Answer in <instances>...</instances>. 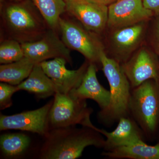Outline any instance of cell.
Here are the masks:
<instances>
[{"label": "cell", "instance_id": "1", "mask_svg": "<svg viewBox=\"0 0 159 159\" xmlns=\"http://www.w3.org/2000/svg\"><path fill=\"white\" fill-rule=\"evenodd\" d=\"M95 128L69 126L50 129L40 149L41 159H74L80 157L86 147H104L105 139Z\"/></svg>", "mask_w": 159, "mask_h": 159}, {"label": "cell", "instance_id": "2", "mask_svg": "<svg viewBox=\"0 0 159 159\" xmlns=\"http://www.w3.org/2000/svg\"><path fill=\"white\" fill-rule=\"evenodd\" d=\"M100 64L109 84L110 100L108 106L97 114L99 123L106 127L112 126L122 117L130 116V84L121 64L109 57L105 51L100 55Z\"/></svg>", "mask_w": 159, "mask_h": 159}, {"label": "cell", "instance_id": "3", "mask_svg": "<svg viewBox=\"0 0 159 159\" xmlns=\"http://www.w3.org/2000/svg\"><path fill=\"white\" fill-rule=\"evenodd\" d=\"M24 1L12 2L1 9V22L9 38L22 43L40 39L50 29L35 6Z\"/></svg>", "mask_w": 159, "mask_h": 159}, {"label": "cell", "instance_id": "4", "mask_svg": "<svg viewBox=\"0 0 159 159\" xmlns=\"http://www.w3.org/2000/svg\"><path fill=\"white\" fill-rule=\"evenodd\" d=\"M129 108L146 139L155 138L159 129V81L149 80L131 89Z\"/></svg>", "mask_w": 159, "mask_h": 159}, {"label": "cell", "instance_id": "5", "mask_svg": "<svg viewBox=\"0 0 159 159\" xmlns=\"http://www.w3.org/2000/svg\"><path fill=\"white\" fill-rule=\"evenodd\" d=\"M49 115L50 130L80 125L95 128L91 120L93 109L85 99L68 94L56 93Z\"/></svg>", "mask_w": 159, "mask_h": 159}, {"label": "cell", "instance_id": "6", "mask_svg": "<svg viewBox=\"0 0 159 159\" xmlns=\"http://www.w3.org/2000/svg\"><path fill=\"white\" fill-rule=\"evenodd\" d=\"M59 30L61 39L69 49L79 52L90 63L101 66L100 55L105 51V46L99 34L89 31L80 23L61 16Z\"/></svg>", "mask_w": 159, "mask_h": 159}, {"label": "cell", "instance_id": "7", "mask_svg": "<svg viewBox=\"0 0 159 159\" xmlns=\"http://www.w3.org/2000/svg\"><path fill=\"white\" fill-rule=\"evenodd\" d=\"M110 30L108 40L111 51L109 57L122 64L142 46L147 31V23Z\"/></svg>", "mask_w": 159, "mask_h": 159}, {"label": "cell", "instance_id": "8", "mask_svg": "<svg viewBox=\"0 0 159 159\" xmlns=\"http://www.w3.org/2000/svg\"><path fill=\"white\" fill-rule=\"evenodd\" d=\"M25 57L34 63L61 57L72 64L70 50L60 38L57 31L48 29L42 37L34 41L22 43Z\"/></svg>", "mask_w": 159, "mask_h": 159}, {"label": "cell", "instance_id": "9", "mask_svg": "<svg viewBox=\"0 0 159 159\" xmlns=\"http://www.w3.org/2000/svg\"><path fill=\"white\" fill-rule=\"evenodd\" d=\"M121 65L131 89L149 80L159 81V63L152 52L143 44Z\"/></svg>", "mask_w": 159, "mask_h": 159}, {"label": "cell", "instance_id": "10", "mask_svg": "<svg viewBox=\"0 0 159 159\" xmlns=\"http://www.w3.org/2000/svg\"><path fill=\"white\" fill-rule=\"evenodd\" d=\"M54 100L42 107L11 116H0V130L16 129L44 137L50 130L49 115Z\"/></svg>", "mask_w": 159, "mask_h": 159}, {"label": "cell", "instance_id": "11", "mask_svg": "<svg viewBox=\"0 0 159 159\" xmlns=\"http://www.w3.org/2000/svg\"><path fill=\"white\" fill-rule=\"evenodd\" d=\"M107 28L110 30L148 22L154 15L143 0H118L108 7Z\"/></svg>", "mask_w": 159, "mask_h": 159}, {"label": "cell", "instance_id": "12", "mask_svg": "<svg viewBox=\"0 0 159 159\" xmlns=\"http://www.w3.org/2000/svg\"><path fill=\"white\" fill-rule=\"evenodd\" d=\"M66 11L89 31L100 35L107 28L108 7L89 0H65Z\"/></svg>", "mask_w": 159, "mask_h": 159}, {"label": "cell", "instance_id": "13", "mask_svg": "<svg viewBox=\"0 0 159 159\" xmlns=\"http://www.w3.org/2000/svg\"><path fill=\"white\" fill-rule=\"evenodd\" d=\"M67 62L61 57L45 61L40 63L45 73L54 82L56 93L68 94L80 85L90 62L86 60L82 65L76 70L66 68Z\"/></svg>", "mask_w": 159, "mask_h": 159}, {"label": "cell", "instance_id": "14", "mask_svg": "<svg viewBox=\"0 0 159 159\" xmlns=\"http://www.w3.org/2000/svg\"><path fill=\"white\" fill-rule=\"evenodd\" d=\"M97 129L105 138L103 148L104 151L146 140L143 131L130 116L119 119L116 127L112 131L97 127Z\"/></svg>", "mask_w": 159, "mask_h": 159}, {"label": "cell", "instance_id": "15", "mask_svg": "<svg viewBox=\"0 0 159 159\" xmlns=\"http://www.w3.org/2000/svg\"><path fill=\"white\" fill-rule=\"evenodd\" d=\"M97 65L90 63L80 85L70 93L80 99L94 100L100 110H103L109 103L110 93L99 82L97 76Z\"/></svg>", "mask_w": 159, "mask_h": 159}, {"label": "cell", "instance_id": "16", "mask_svg": "<svg viewBox=\"0 0 159 159\" xmlns=\"http://www.w3.org/2000/svg\"><path fill=\"white\" fill-rule=\"evenodd\" d=\"M19 90L34 94L37 98L45 99L55 95L54 82L45 73L40 63H36L29 77L17 85Z\"/></svg>", "mask_w": 159, "mask_h": 159}, {"label": "cell", "instance_id": "17", "mask_svg": "<svg viewBox=\"0 0 159 159\" xmlns=\"http://www.w3.org/2000/svg\"><path fill=\"white\" fill-rule=\"evenodd\" d=\"M101 155L111 159H159V142L155 145H148L141 141L103 152Z\"/></svg>", "mask_w": 159, "mask_h": 159}, {"label": "cell", "instance_id": "18", "mask_svg": "<svg viewBox=\"0 0 159 159\" xmlns=\"http://www.w3.org/2000/svg\"><path fill=\"white\" fill-rule=\"evenodd\" d=\"M35 63L25 57L21 59L0 66V81L17 86L27 79Z\"/></svg>", "mask_w": 159, "mask_h": 159}, {"label": "cell", "instance_id": "19", "mask_svg": "<svg viewBox=\"0 0 159 159\" xmlns=\"http://www.w3.org/2000/svg\"><path fill=\"white\" fill-rule=\"evenodd\" d=\"M31 143V139L25 134H3L0 137L1 153L6 158L20 157L29 150Z\"/></svg>", "mask_w": 159, "mask_h": 159}, {"label": "cell", "instance_id": "20", "mask_svg": "<svg viewBox=\"0 0 159 159\" xmlns=\"http://www.w3.org/2000/svg\"><path fill=\"white\" fill-rule=\"evenodd\" d=\"M33 4L45 20L49 28L57 31L59 21L66 11L65 0H32Z\"/></svg>", "mask_w": 159, "mask_h": 159}, {"label": "cell", "instance_id": "21", "mask_svg": "<svg viewBox=\"0 0 159 159\" xmlns=\"http://www.w3.org/2000/svg\"><path fill=\"white\" fill-rule=\"evenodd\" d=\"M25 57L21 44L9 38L3 40L0 44V63L6 64L15 62Z\"/></svg>", "mask_w": 159, "mask_h": 159}, {"label": "cell", "instance_id": "22", "mask_svg": "<svg viewBox=\"0 0 159 159\" xmlns=\"http://www.w3.org/2000/svg\"><path fill=\"white\" fill-rule=\"evenodd\" d=\"M19 91L17 86L11 85L6 83H0V108L5 109L12 104L11 97L14 93Z\"/></svg>", "mask_w": 159, "mask_h": 159}, {"label": "cell", "instance_id": "23", "mask_svg": "<svg viewBox=\"0 0 159 159\" xmlns=\"http://www.w3.org/2000/svg\"><path fill=\"white\" fill-rule=\"evenodd\" d=\"M144 6L154 15H159V0H143Z\"/></svg>", "mask_w": 159, "mask_h": 159}, {"label": "cell", "instance_id": "24", "mask_svg": "<svg viewBox=\"0 0 159 159\" xmlns=\"http://www.w3.org/2000/svg\"><path fill=\"white\" fill-rule=\"evenodd\" d=\"M154 44L159 56V18L157 20L155 28Z\"/></svg>", "mask_w": 159, "mask_h": 159}, {"label": "cell", "instance_id": "25", "mask_svg": "<svg viewBox=\"0 0 159 159\" xmlns=\"http://www.w3.org/2000/svg\"><path fill=\"white\" fill-rule=\"evenodd\" d=\"M89 1L108 7L111 4L116 2L118 0H89Z\"/></svg>", "mask_w": 159, "mask_h": 159}, {"label": "cell", "instance_id": "26", "mask_svg": "<svg viewBox=\"0 0 159 159\" xmlns=\"http://www.w3.org/2000/svg\"><path fill=\"white\" fill-rule=\"evenodd\" d=\"M9 1L11 2H18L24 1V0H9Z\"/></svg>", "mask_w": 159, "mask_h": 159}]
</instances>
